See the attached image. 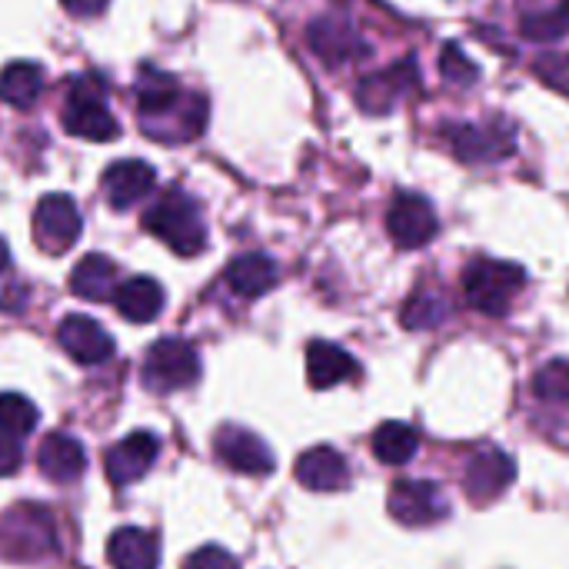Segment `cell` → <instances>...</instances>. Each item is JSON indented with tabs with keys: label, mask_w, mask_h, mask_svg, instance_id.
<instances>
[{
	"label": "cell",
	"mask_w": 569,
	"mask_h": 569,
	"mask_svg": "<svg viewBox=\"0 0 569 569\" xmlns=\"http://www.w3.org/2000/svg\"><path fill=\"white\" fill-rule=\"evenodd\" d=\"M207 97L197 90H183L177 77L160 70H143L137 83V117L150 140L183 143L197 140L207 127Z\"/></svg>",
	"instance_id": "cell-1"
},
{
	"label": "cell",
	"mask_w": 569,
	"mask_h": 569,
	"mask_svg": "<svg viewBox=\"0 0 569 569\" xmlns=\"http://www.w3.org/2000/svg\"><path fill=\"white\" fill-rule=\"evenodd\" d=\"M143 227L180 257H197L207 247V227H203L200 207L183 190H167L143 213Z\"/></svg>",
	"instance_id": "cell-2"
},
{
	"label": "cell",
	"mask_w": 569,
	"mask_h": 569,
	"mask_svg": "<svg viewBox=\"0 0 569 569\" xmlns=\"http://www.w3.org/2000/svg\"><path fill=\"white\" fill-rule=\"evenodd\" d=\"M443 143L450 153L463 163H500L517 153V123L507 117H487V120H463V123H443L440 127Z\"/></svg>",
	"instance_id": "cell-3"
},
{
	"label": "cell",
	"mask_w": 569,
	"mask_h": 569,
	"mask_svg": "<svg viewBox=\"0 0 569 569\" xmlns=\"http://www.w3.org/2000/svg\"><path fill=\"white\" fill-rule=\"evenodd\" d=\"M60 120H63V130L70 137H83V140H113L120 133V123L117 117L110 113L107 107V90H103V80L87 73V77H77L67 90V100H63V110H60Z\"/></svg>",
	"instance_id": "cell-4"
},
{
	"label": "cell",
	"mask_w": 569,
	"mask_h": 569,
	"mask_svg": "<svg viewBox=\"0 0 569 569\" xmlns=\"http://www.w3.org/2000/svg\"><path fill=\"white\" fill-rule=\"evenodd\" d=\"M523 283H527V273L517 263H507V260L480 257L463 270L467 303L473 310H480V313H490V317H503L513 307Z\"/></svg>",
	"instance_id": "cell-5"
},
{
	"label": "cell",
	"mask_w": 569,
	"mask_h": 569,
	"mask_svg": "<svg viewBox=\"0 0 569 569\" xmlns=\"http://www.w3.org/2000/svg\"><path fill=\"white\" fill-rule=\"evenodd\" d=\"M200 377V357L193 350V343L180 340V337H167L157 340L147 350L140 380L150 393H177L190 383H197Z\"/></svg>",
	"instance_id": "cell-6"
},
{
	"label": "cell",
	"mask_w": 569,
	"mask_h": 569,
	"mask_svg": "<svg viewBox=\"0 0 569 569\" xmlns=\"http://www.w3.org/2000/svg\"><path fill=\"white\" fill-rule=\"evenodd\" d=\"M307 43L313 50V57L323 67H347L360 57L370 53V43L363 40V33L357 30V23H350L340 13H323L307 27Z\"/></svg>",
	"instance_id": "cell-7"
},
{
	"label": "cell",
	"mask_w": 569,
	"mask_h": 569,
	"mask_svg": "<svg viewBox=\"0 0 569 569\" xmlns=\"http://www.w3.org/2000/svg\"><path fill=\"white\" fill-rule=\"evenodd\" d=\"M390 517L403 527H433L450 513V500L430 480H400L390 487Z\"/></svg>",
	"instance_id": "cell-8"
},
{
	"label": "cell",
	"mask_w": 569,
	"mask_h": 569,
	"mask_svg": "<svg viewBox=\"0 0 569 569\" xmlns=\"http://www.w3.org/2000/svg\"><path fill=\"white\" fill-rule=\"evenodd\" d=\"M420 87V70H417V60H397L393 67L380 70V73H370L360 80L357 87V103L367 110V113H390L403 97H410L413 90Z\"/></svg>",
	"instance_id": "cell-9"
},
{
	"label": "cell",
	"mask_w": 569,
	"mask_h": 569,
	"mask_svg": "<svg viewBox=\"0 0 569 569\" xmlns=\"http://www.w3.org/2000/svg\"><path fill=\"white\" fill-rule=\"evenodd\" d=\"M33 237L47 253H67L80 237V210L67 193H50L33 210Z\"/></svg>",
	"instance_id": "cell-10"
},
{
	"label": "cell",
	"mask_w": 569,
	"mask_h": 569,
	"mask_svg": "<svg viewBox=\"0 0 569 569\" xmlns=\"http://www.w3.org/2000/svg\"><path fill=\"white\" fill-rule=\"evenodd\" d=\"M437 210L430 207L427 197L420 193H400L393 203H390V213H387V230L393 237L397 247L403 250H417V247H427L433 237H437Z\"/></svg>",
	"instance_id": "cell-11"
},
{
	"label": "cell",
	"mask_w": 569,
	"mask_h": 569,
	"mask_svg": "<svg viewBox=\"0 0 569 569\" xmlns=\"http://www.w3.org/2000/svg\"><path fill=\"white\" fill-rule=\"evenodd\" d=\"M213 453L220 463H227L233 473H247V477H263L273 470V453L270 447L243 430V427H220L213 437Z\"/></svg>",
	"instance_id": "cell-12"
},
{
	"label": "cell",
	"mask_w": 569,
	"mask_h": 569,
	"mask_svg": "<svg viewBox=\"0 0 569 569\" xmlns=\"http://www.w3.org/2000/svg\"><path fill=\"white\" fill-rule=\"evenodd\" d=\"M517 480V463L510 453L503 450H483L470 460L467 477H463V490L470 497V503L487 507L493 500H500L507 493V487Z\"/></svg>",
	"instance_id": "cell-13"
},
{
	"label": "cell",
	"mask_w": 569,
	"mask_h": 569,
	"mask_svg": "<svg viewBox=\"0 0 569 569\" xmlns=\"http://www.w3.org/2000/svg\"><path fill=\"white\" fill-rule=\"evenodd\" d=\"M160 457V440L147 430H137L130 437H123L120 443H113L107 450V477L113 487H127L137 483L140 477L150 473V467Z\"/></svg>",
	"instance_id": "cell-14"
},
{
	"label": "cell",
	"mask_w": 569,
	"mask_h": 569,
	"mask_svg": "<svg viewBox=\"0 0 569 569\" xmlns=\"http://www.w3.org/2000/svg\"><path fill=\"white\" fill-rule=\"evenodd\" d=\"M57 340H60V347L70 353V360H77V363H83V367H97V363H107V360L113 357V340H110V333H107L97 320L80 317V313H73V317H67V320L60 323Z\"/></svg>",
	"instance_id": "cell-15"
},
{
	"label": "cell",
	"mask_w": 569,
	"mask_h": 569,
	"mask_svg": "<svg viewBox=\"0 0 569 569\" xmlns=\"http://www.w3.org/2000/svg\"><path fill=\"white\" fill-rule=\"evenodd\" d=\"M153 187H157V173L143 160H120V163H110L103 173V193H107L110 207H117V210L133 207Z\"/></svg>",
	"instance_id": "cell-16"
},
{
	"label": "cell",
	"mask_w": 569,
	"mask_h": 569,
	"mask_svg": "<svg viewBox=\"0 0 569 569\" xmlns=\"http://www.w3.org/2000/svg\"><path fill=\"white\" fill-rule=\"evenodd\" d=\"M297 480L313 493H337L350 483V470L333 447H313L297 460Z\"/></svg>",
	"instance_id": "cell-17"
},
{
	"label": "cell",
	"mask_w": 569,
	"mask_h": 569,
	"mask_svg": "<svg viewBox=\"0 0 569 569\" xmlns=\"http://www.w3.org/2000/svg\"><path fill=\"white\" fill-rule=\"evenodd\" d=\"M37 467L43 477H50L53 483H73L83 467H87V453L83 447L67 437V433H50L43 437V443L37 447Z\"/></svg>",
	"instance_id": "cell-18"
},
{
	"label": "cell",
	"mask_w": 569,
	"mask_h": 569,
	"mask_svg": "<svg viewBox=\"0 0 569 569\" xmlns=\"http://www.w3.org/2000/svg\"><path fill=\"white\" fill-rule=\"evenodd\" d=\"M223 277H227V287H230L237 297L253 300V297H263L267 290L277 287L280 270H277V263H273L267 253H243V257H237V260L227 267Z\"/></svg>",
	"instance_id": "cell-19"
},
{
	"label": "cell",
	"mask_w": 569,
	"mask_h": 569,
	"mask_svg": "<svg viewBox=\"0 0 569 569\" xmlns=\"http://www.w3.org/2000/svg\"><path fill=\"white\" fill-rule=\"evenodd\" d=\"M569 30V0H523L520 33L537 43H553Z\"/></svg>",
	"instance_id": "cell-20"
},
{
	"label": "cell",
	"mask_w": 569,
	"mask_h": 569,
	"mask_svg": "<svg viewBox=\"0 0 569 569\" xmlns=\"http://www.w3.org/2000/svg\"><path fill=\"white\" fill-rule=\"evenodd\" d=\"M113 307L130 323H150L163 310V290L150 277H130L113 290Z\"/></svg>",
	"instance_id": "cell-21"
},
{
	"label": "cell",
	"mask_w": 569,
	"mask_h": 569,
	"mask_svg": "<svg viewBox=\"0 0 569 569\" xmlns=\"http://www.w3.org/2000/svg\"><path fill=\"white\" fill-rule=\"evenodd\" d=\"M353 373H357V363L343 347L327 343V340H317L307 347V380L313 390H330Z\"/></svg>",
	"instance_id": "cell-22"
},
{
	"label": "cell",
	"mask_w": 569,
	"mask_h": 569,
	"mask_svg": "<svg viewBox=\"0 0 569 569\" xmlns=\"http://www.w3.org/2000/svg\"><path fill=\"white\" fill-rule=\"evenodd\" d=\"M107 560L113 569H157L160 547L157 540L140 527H123L107 543Z\"/></svg>",
	"instance_id": "cell-23"
},
{
	"label": "cell",
	"mask_w": 569,
	"mask_h": 569,
	"mask_svg": "<svg viewBox=\"0 0 569 569\" xmlns=\"http://www.w3.org/2000/svg\"><path fill=\"white\" fill-rule=\"evenodd\" d=\"M70 290L83 300H103V297H113L117 290V267L100 257V253H90L83 257L73 273H70Z\"/></svg>",
	"instance_id": "cell-24"
},
{
	"label": "cell",
	"mask_w": 569,
	"mask_h": 569,
	"mask_svg": "<svg viewBox=\"0 0 569 569\" xmlns=\"http://www.w3.org/2000/svg\"><path fill=\"white\" fill-rule=\"evenodd\" d=\"M43 90V70L33 60H17L0 70V100L10 107H30Z\"/></svg>",
	"instance_id": "cell-25"
},
{
	"label": "cell",
	"mask_w": 569,
	"mask_h": 569,
	"mask_svg": "<svg viewBox=\"0 0 569 569\" xmlns=\"http://www.w3.org/2000/svg\"><path fill=\"white\" fill-rule=\"evenodd\" d=\"M420 447V437L410 423H400V420H390L383 427H377L373 433V457L387 467H403L413 460Z\"/></svg>",
	"instance_id": "cell-26"
},
{
	"label": "cell",
	"mask_w": 569,
	"mask_h": 569,
	"mask_svg": "<svg viewBox=\"0 0 569 569\" xmlns=\"http://www.w3.org/2000/svg\"><path fill=\"white\" fill-rule=\"evenodd\" d=\"M443 317H447V303H443V297H440L437 290H420V293H413V297L407 300L403 313H400L403 327H410V330H430V327H437Z\"/></svg>",
	"instance_id": "cell-27"
},
{
	"label": "cell",
	"mask_w": 569,
	"mask_h": 569,
	"mask_svg": "<svg viewBox=\"0 0 569 569\" xmlns=\"http://www.w3.org/2000/svg\"><path fill=\"white\" fill-rule=\"evenodd\" d=\"M37 427V407L20 393H0V433L3 437H27Z\"/></svg>",
	"instance_id": "cell-28"
},
{
	"label": "cell",
	"mask_w": 569,
	"mask_h": 569,
	"mask_svg": "<svg viewBox=\"0 0 569 569\" xmlns=\"http://www.w3.org/2000/svg\"><path fill=\"white\" fill-rule=\"evenodd\" d=\"M533 393L547 403H569V360H553L537 370Z\"/></svg>",
	"instance_id": "cell-29"
},
{
	"label": "cell",
	"mask_w": 569,
	"mask_h": 569,
	"mask_svg": "<svg viewBox=\"0 0 569 569\" xmlns=\"http://www.w3.org/2000/svg\"><path fill=\"white\" fill-rule=\"evenodd\" d=\"M440 70H443V77H447V80H453V83H473V80L480 77L477 63H473L460 47H453V43L443 50V57H440Z\"/></svg>",
	"instance_id": "cell-30"
},
{
	"label": "cell",
	"mask_w": 569,
	"mask_h": 569,
	"mask_svg": "<svg viewBox=\"0 0 569 569\" xmlns=\"http://www.w3.org/2000/svg\"><path fill=\"white\" fill-rule=\"evenodd\" d=\"M537 73L543 83L557 87L560 93H569V53H547L537 63Z\"/></svg>",
	"instance_id": "cell-31"
},
{
	"label": "cell",
	"mask_w": 569,
	"mask_h": 569,
	"mask_svg": "<svg viewBox=\"0 0 569 569\" xmlns=\"http://www.w3.org/2000/svg\"><path fill=\"white\" fill-rule=\"evenodd\" d=\"M183 569H240V563L223 547H200L183 560Z\"/></svg>",
	"instance_id": "cell-32"
},
{
	"label": "cell",
	"mask_w": 569,
	"mask_h": 569,
	"mask_svg": "<svg viewBox=\"0 0 569 569\" xmlns=\"http://www.w3.org/2000/svg\"><path fill=\"white\" fill-rule=\"evenodd\" d=\"M23 463V453H20V443L13 437H3L0 433V477H10L17 473Z\"/></svg>",
	"instance_id": "cell-33"
},
{
	"label": "cell",
	"mask_w": 569,
	"mask_h": 569,
	"mask_svg": "<svg viewBox=\"0 0 569 569\" xmlns=\"http://www.w3.org/2000/svg\"><path fill=\"white\" fill-rule=\"evenodd\" d=\"M60 3H63V10L73 13V17H97V13L107 10L110 0H60Z\"/></svg>",
	"instance_id": "cell-34"
},
{
	"label": "cell",
	"mask_w": 569,
	"mask_h": 569,
	"mask_svg": "<svg viewBox=\"0 0 569 569\" xmlns=\"http://www.w3.org/2000/svg\"><path fill=\"white\" fill-rule=\"evenodd\" d=\"M7 263H10V250H7V243L0 240V270H3Z\"/></svg>",
	"instance_id": "cell-35"
}]
</instances>
